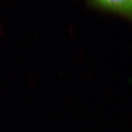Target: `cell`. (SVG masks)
<instances>
[{"mask_svg":"<svg viewBox=\"0 0 132 132\" xmlns=\"http://www.w3.org/2000/svg\"><path fill=\"white\" fill-rule=\"evenodd\" d=\"M103 9L125 15L132 19V0H91Z\"/></svg>","mask_w":132,"mask_h":132,"instance_id":"1","label":"cell"}]
</instances>
